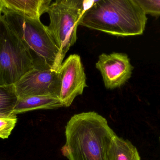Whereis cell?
Segmentation results:
<instances>
[{
    "instance_id": "1",
    "label": "cell",
    "mask_w": 160,
    "mask_h": 160,
    "mask_svg": "<svg viewBox=\"0 0 160 160\" xmlns=\"http://www.w3.org/2000/svg\"><path fill=\"white\" fill-rule=\"evenodd\" d=\"M116 134L106 118L98 113L77 114L66 126V142L61 152L68 160H107Z\"/></svg>"
},
{
    "instance_id": "2",
    "label": "cell",
    "mask_w": 160,
    "mask_h": 160,
    "mask_svg": "<svg viewBox=\"0 0 160 160\" xmlns=\"http://www.w3.org/2000/svg\"><path fill=\"white\" fill-rule=\"evenodd\" d=\"M147 15L137 0H99L85 11L79 25L117 36L141 35Z\"/></svg>"
},
{
    "instance_id": "3",
    "label": "cell",
    "mask_w": 160,
    "mask_h": 160,
    "mask_svg": "<svg viewBox=\"0 0 160 160\" xmlns=\"http://www.w3.org/2000/svg\"><path fill=\"white\" fill-rule=\"evenodd\" d=\"M32 53L3 15L0 18V85H15L35 65Z\"/></svg>"
},
{
    "instance_id": "4",
    "label": "cell",
    "mask_w": 160,
    "mask_h": 160,
    "mask_svg": "<svg viewBox=\"0 0 160 160\" xmlns=\"http://www.w3.org/2000/svg\"><path fill=\"white\" fill-rule=\"evenodd\" d=\"M2 13L28 45L34 57L35 55L36 60L42 61L59 70L63 60L61 51L47 26L40 19L30 18L8 11H3Z\"/></svg>"
},
{
    "instance_id": "5",
    "label": "cell",
    "mask_w": 160,
    "mask_h": 160,
    "mask_svg": "<svg viewBox=\"0 0 160 160\" xmlns=\"http://www.w3.org/2000/svg\"><path fill=\"white\" fill-rule=\"evenodd\" d=\"M86 3V1L79 0H57L52 2L47 9L50 19L47 28L63 59L77 41L80 20L89 7Z\"/></svg>"
},
{
    "instance_id": "6",
    "label": "cell",
    "mask_w": 160,
    "mask_h": 160,
    "mask_svg": "<svg viewBox=\"0 0 160 160\" xmlns=\"http://www.w3.org/2000/svg\"><path fill=\"white\" fill-rule=\"evenodd\" d=\"M19 98L37 96L59 98L61 81L59 70L41 61L15 84Z\"/></svg>"
},
{
    "instance_id": "7",
    "label": "cell",
    "mask_w": 160,
    "mask_h": 160,
    "mask_svg": "<svg viewBox=\"0 0 160 160\" xmlns=\"http://www.w3.org/2000/svg\"><path fill=\"white\" fill-rule=\"evenodd\" d=\"M61 89L59 98L63 107L71 106L75 99L88 87L86 76L79 55L71 54L59 70Z\"/></svg>"
},
{
    "instance_id": "8",
    "label": "cell",
    "mask_w": 160,
    "mask_h": 160,
    "mask_svg": "<svg viewBox=\"0 0 160 160\" xmlns=\"http://www.w3.org/2000/svg\"><path fill=\"white\" fill-rule=\"evenodd\" d=\"M96 68L101 74L105 87L111 90L125 85L131 77L133 69L128 55L117 52L102 54Z\"/></svg>"
},
{
    "instance_id": "9",
    "label": "cell",
    "mask_w": 160,
    "mask_h": 160,
    "mask_svg": "<svg viewBox=\"0 0 160 160\" xmlns=\"http://www.w3.org/2000/svg\"><path fill=\"white\" fill-rule=\"evenodd\" d=\"M2 11L13 12L32 19H40L47 12L51 0H1Z\"/></svg>"
},
{
    "instance_id": "10",
    "label": "cell",
    "mask_w": 160,
    "mask_h": 160,
    "mask_svg": "<svg viewBox=\"0 0 160 160\" xmlns=\"http://www.w3.org/2000/svg\"><path fill=\"white\" fill-rule=\"evenodd\" d=\"M63 107L59 98L49 96H37L19 98L13 114H19L38 110H54Z\"/></svg>"
},
{
    "instance_id": "11",
    "label": "cell",
    "mask_w": 160,
    "mask_h": 160,
    "mask_svg": "<svg viewBox=\"0 0 160 160\" xmlns=\"http://www.w3.org/2000/svg\"><path fill=\"white\" fill-rule=\"evenodd\" d=\"M107 160H141L137 148L128 140L116 134L108 150Z\"/></svg>"
},
{
    "instance_id": "12",
    "label": "cell",
    "mask_w": 160,
    "mask_h": 160,
    "mask_svg": "<svg viewBox=\"0 0 160 160\" xmlns=\"http://www.w3.org/2000/svg\"><path fill=\"white\" fill-rule=\"evenodd\" d=\"M18 100L15 85H0V114H13Z\"/></svg>"
},
{
    "instance_id": "13",
    "label": "cell",
    "mask_w": 160,
    "mask_h": 160,
    "mask_svg": "<svg viewBox=\"0 0 160 160\" xmlns=\"http://www.w3.org/2000/svg\"><path fill=\"white\" fill-rule=\"evenodd\" d=\"M17 115L0 114V138L8 139L17 124Z\"/></svg>"
},
{
    "instance_id": "14",
    "label": "cell",
    "mask_w": 160,
    "mask_h": 160,
    "mask_svg": "<svg viewBox=\"0 0 160 160\" xmlns=\"http://www.w3.org/2000/svg\"><path fill=\"white\" fill-rule=\"evenodd\" d=\"M147 15L160 17V0H137Z\"/></svg>"
},
{
    "instance_id": "15",
    "label": "cell",
    "mask_w": 160,
    "mask_h": 160,
    "mask_svg": "<svg viewBox=\"0 0 160 160\" xmlns=\"http://www.w3.org/2000/svg\"><path fill=\"white\" fill-rule=\"evenodd\" d=\"M2 5L1 1L0 0V18L2 17Z\"/></svg>"
},
{
    "instance_id": "16",
    "label": "cell",
    "mask_w": 160,
    "mask_h": 160,
    "mask_svg": "<svg viewBox=\"0 0 160 160\" xmlns=\"http://www.w3.org/2000/svg\"></svg>"
}]
</instances>
